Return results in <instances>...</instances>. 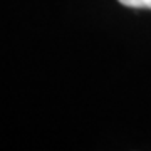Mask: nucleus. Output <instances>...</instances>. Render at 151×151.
I'll return each mask as SVG.
<instances>
[{
	"mask_svg": "<svg viewBox=\"0 0 151 151\" xmlns=\"http://www.w3.org/2000/svg\"><path fill=\"white\" fill-rule=\"evenodd\" d=\"M119 4L133 9H151V0H119Z\"/></svg>",
	"mask_w": 151,
	"mask_h": 151,
	"instance_id": "nucleus-1",
	"label": "nucleus"
}]
</instances>
